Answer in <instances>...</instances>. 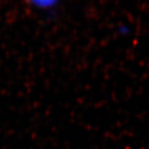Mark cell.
Masks as SVG:
<instances>
[{
	"label": "cell",
	"instance_id": "cell-1",
	"mask_svg": "<svg viewBox=\"0 0 149 149\" xmlns=\"http://www.w3.org/2000/svg\"><path fill=\"white\" fill-rule=\"evenodd\" d=\"M33 5L35 9H38L40 11H51V10L54 9L57 6H58V2L55 1H44V2H33L31 3Z\"/></svg>",
	"mask_w": 149,
	"mask_h": 149
}]
</instances>
